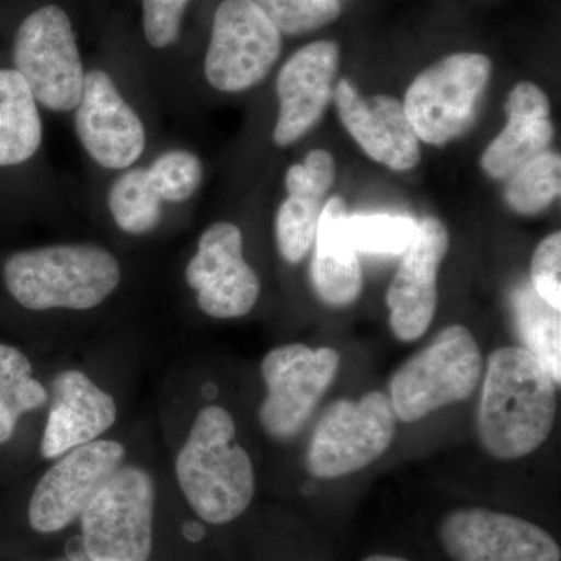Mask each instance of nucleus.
<instances>
[{
  "label": "nucleus",
  "instance_id": "f257e3e1",
  "mask_svg": "<svg viewBox=\"0 0 561 561\" xmlns=\"http://www.w3.org/2000/svg\"><path fill=\"white\" fill-rule=\"evenodd\" d=\"M556 381L529 350L491 354L479 402L483 448L502 460L522 459L548 440L556 421Z\"/></svg>",
  "mask_w": 561,
  "mask_h": 561
},
{
  "label": "nucleus",
  "instance_id": "f03ea898",
  "mask_svg": "<svg viewBox=\"0 0 561 561\" xmlns=\"http://www.w3.org/2000/svg\"><path fill=\"white\" fill-rule=\"evenodd\" d=\"M3 283L27 311H91L116 294L122 267L113 251L94 242H62L7 257Z\"/></svg>",
  "mask_w": 561,
  "mask_h": 561
},
{
  "label": "nucleus",
  "instance_id": "7ed1b4c3",
  "mask_svg": "<svg viewBox=\"0 0 561 561\" xmlns=\"http://www.w3.org/2000/svg\"><path fill=\"white\" fill-rule=\"evenodd\" d=\"M175 472L184 497L203 522H234L253 501V461L236 440L231 413L219 405L198 412L176 457Z\"/></svg>",
  "mask_w": 561,
  "mask_h": 561
},
{
  "label": "nucleus",
  "instance_id": "20e7f679",
  "mask_svg": "<svg viewBox=\"0 0 561 561\" xmlns=\"http://www.w3.org/2000/svg\"><path fill=\"white\" fill-rule=\"evenodd\" d=\"M205 165L194 150L168 147L150 160L114 173L105 209L114 227L133 238L153 234L169 210L190 203L201 191Z\"/></svg>",
  "mask_w": 561,
  "mask_h": 561
},
{
  "label": "nucleus",
  "instance_id": "39448f33",
  "mask_svg": "<svg viewBox=\"0 0 561 561\" xmlns=\"http://www.w3.org/2000/svg\"><path fill=\"white\" fill-rule=\"evenodd\" d=\"M481 373V350L474 335L461 324H451L394 371L389 397L394 415L415 423L446 405L467 401Z\"/></svg>",
  "mask_w": 561,
  "mask_h": 561
},
{
  "label": "nucleus",
  "instance_id": "423d86ee",
  "mask_svg": "<svg viewBox=\"0 0 561 561\" xmlns=\"http://www.w3.org/2000/svg\"><path fill=\"white\" fill-rule=\"evenodd\" d=\"M13 69L28 84L41 110L72 114L88 69L72 21L61 7H39L21 22L14 35Z\"/></svg>",
  "mask_w": 561,
  "mask_h": 561
},
{
  "label": "nucleus",
  "instance_id": "0eeeda50",
  "mask_svg": "<svg viewBox=\"0 0 561 561\" xmlns=\"http://www.w3.org/2000/svg\"><path fill=\"white\" fill-rule=\"evenodd\" d=\"M157 491L136 465L121 467L81 513V542L92 561H147Z\"/></svg>",
  "mask_w": 561,
  "mask_h": 561
},
{
  "label": "nucleus",
  "instance_id": "6e6552de",
  "mask_svg": "<svg viewBox=\"0 0 561 561\" xmlns=\"http://www.w3.org/2000/svg\"><path fill=\"white\" fill-rule=\"evenodd\" d=\"M486 55L460 51L424 69L405 92V116L416 138L445 146L468 130L489 84Z\"/></svg>",
  "mask_w": 561,
  "mask_h": 561
},
{
  "label": "nucleus",
  "instance_id": "1a4fd4ad",
  "mask_svg": "<svg viewBox=\"0 0 561 561\" xmlns=\"http://www.w3.org/2000/svg\"><path fill=\"white\" fill-rule=\"evenodd\" d=\"M72 117L81 150L101 171L114 175L146 160L150 150L149 125L110 70H87Z\"/></svg>",
  "mask_w": 561,
  "mask_h": 561
},
{
  "label": "nucleus",
  "instance_id": "9d476101",
  "mask_svg": "<svg viewBox=\"0 0 561 561\" xmlns=\"http://www.w3.org/2000/svg\"><path fill=\"white\" fill-rule=\"evenodd\" d=\"M394 432L397 415L382 391H370L359 401L332 402L313 430L308 470L319 479L364 470L389 449Z\"/></svg>",
  "mask_w": 561,
  "mask_h": 561
},
{
  "label": "nucleus",
  "instance_id": "9b49d317",
  "mask_svg": "<svg viewBox=\"0 0 561 561\" xmlns=\"http://www.w3.org/2000/svg\"><path fill=\"white\" fill-rule=\"evenodd\" d=\"M283 35L250 0H224L214 13L203 72L213 90L239 94L272 72Z\"/></svg>",
  "mask_w": 561,
  "mask_h": 561
},
{
  "label": "nucleus",
  "instance_id": "f8f14e48",
  "mask_svg": "<svg viewBox=\"0 0 561 561\" xmlns=\"http://www.w3.org/2000/svg\"><path fill=\"white\" fill-rule=\"evenodd\" d=\"M339 367L341 356L332 348L291 343L272 350L261 365L267 387L260 408L264 431L275 440L294 438L334 382Z\"/></svg>",
  "mask_w": 561,
  "mask_h": 561
},
{
  "label": "nucleus",
  "instance_id": "ddd939ff",
  "mask_svg": "<svg viewBox=\"0 0 561 561\" xmlns=\"http://www.w3.org/2000/svg\"><path fill=\"white\" fill-rule=\"evenodd\" d=\"M184 279L210 319H239L260 300V276L243 256L241 228L231 221H214L202 232Z\"/></svg>",
  "mask_w": 561,
  "mask_h": 561
},
{
  "label": "nucleus",
  "instance_id": "4468645a",
  "mask_svg": "<svg viewBox=\"0 0 561 561\" xmlns=\"http://www.w3.org/2000/svg\"><path fill=\"white\" fill-rule=\"evenodd\" d=\"M124 459V445L114 440L91 442L62 454L33 490L28 504L32 529L55 534L69 527L119 470Z\"/></svg>",
  "mask_w": 561,
  "mask_h": 561
},
{
  "label": "nucleus",
  "instance_id": "2eb2a0df",
  "mask_svg": "<svg viewBox=\"0 0 561 561\" xmlns=\"http://www.w3.org/2000/svg\"><path fill=\"white\" fill-rule=\"evenodd\" d=\"M438 538L453 561H561L559 542L537 524L481 507L443 518Z\"/></svg>",
  "mask_w": 561,
  "mask_h": 561
},
{
  "label": "nucleus",
  "instance_id": "dca6fc26",
  "mask_svg": "<svg viewBox=\"0 0 561 561\" xmlns=\"http://www.w3.org/2000/svg\"><path fill=\"white\" fill-rule=\"evenodd\" d=\"M449 234L443 221L426 217L419 224L408 250L387 290L390 328L401 342H413L430 330L437 309V275Z\"/></svg>",
  "mask_w": 561,
  "mask_h": 561
},
{
  "label": "nucleus",
  "instance_id": "f3484780",
  "mask_svg": "<svg viewBox=\"0 0 561 561\" xmlns=\"http://www.w3.org/2000/svg\"><path fill=\"white\" fill-rule=\"evenodd\" d=\"M339 60L341 49L334 41H316L284 62L276 77L279 105L273 130L276 146H291L319 124L334 95L332 83Z\"/></svg>",
  "mask_w": 561,
  "mask_h": 561
},
{
  "label": "nucleus",
  "instance_id": "a211bd4d",
  "mask_svg": "<svg viewBox=\"0 0 561 561\" xmlns=\"http://www.w3.org/2000/svg\"><path fill=\"white\" fill-rule=\"evenodd\" d=\"M332 98L346 130L371 160L398 172L419 164L420 139L397 98H362L348 80L339 81Z\"/></svg>",
  "mask_w": 561,
  "mask_h": 561
},
{
  "label": "nucleus",
  "instance_id": "6ab92c4d",
  "mask_svg": "<svg viewBox=\"0 0 561 561\" xmlns=\"http://www.w3.org/2000/svg\"><path fill=\"white\" fill-rule=\"evenodd\" d=\"M51 405L41 442L44 459L99 440L116 423L114 398L79 370L60 373L51 382Z\"/></svg>",
  "mask_w": 561,
  "mask_h": 561
},
{
  "label": "nucleus",
  "instance_id": "aec40b11",
  "mask_svg": "<svg viewBox=\"0 0 561 561\" xmlns=\"http://www.w3.org/2000/svg\"><path fill=\"white\" fill-rule=\"evenodd\" d=\"M334 179V158L323 149L309 151L305 161L287 171V197L276 213L275 232L279 254L289 264H298L312 249L324 198Z\"/></svg>",
  "mask_w": 561,
  "mask_h": 561
},
{
  "label": "nucleus",
  "instance_id": "412c9836",
  "mask_svg": "<svg viewBox=\"0 0 561 561\" xmlns=\"http://www.w3.org/2000/svg\"><path fill=\"white\" fill-rule=\"evenodd\" d=\"M508 122L483 151L481 165L491 179H505L548 150L553 139L551 103L530 81H523L508 94Z\"/></svg>",
  "mask_w": 561,
  "mask_h": 561
},
{
  "label": "nucleus",
  "instance_id": "4be33fe9",
  "mask_svg": "<svg viewBox=\"0 0 561 561\" xmlns=\"http://www.w3.org/2000/svg\"><path fill=\"white\" fill-rule=\"evenodd\" d=\"M346 205L341 197L324 203L317 227L312 283L320 300L342 308L359 298L362 268L346 230Z\"/></svg>",
  "mask_w": 561,
  "mask_h": 561
},
{
  "label": "nucleus",
  "instance_id": "5701e85b",
  "mask_svg": "<svg viewBox=\"0 0 561 561\" xmlns=\"http://www.w3.org/2000/svg\"><path fill=\"white\" fill-rule=\"evenodd\" d=\"M44 147L41 106L13 68H0V169L21 168Z\"/></svg>",
  "mask_w": 561,
  "mask_h": 561
},
{
  "label": "nucleus",
  "instance_id": "b1692460",
  "mask_svg": "<svg viewBox=\"0 0 561 561\" xmlns=\"http://www.w3.org/2000/svg\"><path fill=\"white\" fill-rule=\"evenodd\" d=\"M49 400L43 383L33 378L28 357L14 346L0 343V445L10 440L18 421Z\"/></svg>",
  "mask_w": 561,
  "mask_h": 561
},
{
  "label": "nucleus",
  "instance_id": "393cba45",
  "mask_svg": "<svg viewBox=\"0 0 561 561\" xmlns=\"http://www.w3.org/2000/svg\"><path fill=\"white\" fill-rule=\"evenodd\" d=\"M516 324L526 350L551 373L553 381H561L560 311L541 300L529 286H523L513 298Z\"/></svg>",
  "mask_w": 561,
  "mask_h": 561
},
{
  "label": "nucleus",
  "instance_id": "a878e982",
  "mask_svg": "<svg viewBox=\"0 0 561 561\" xmlns=\"http://www.w3.org/2000/svg\"><path fill=\"white\" fill-rule=\"evenodd\" d=\"M560 191V154L546 150L512 173L505 202L522 216H535L548 209L559 198Z\"/></svg>",
  "mask_w": 561,
  "mask_h": 561
},
{
  "label": "nucleus",
  "instance_id": "bb28decb",
  "mask_svg": "<svg viewBox=\"0 0 561 561\" xmlns=\"http://www.w3.org/2000/svg\"><path fill=\"white\" fill-rule=\"evenodd\" d=\"M354 249L370 254H402L415 239L419 224L411 217L357 214L346 219Z\"/></svg>",
  "mask_w": 561,
  "mask_h": 561
},
{
  "label": "nucleus",
  "instance_id": "cd10ccee",
  "mask_svg": "<svg viewBox=\"0 0 561 561\" xmlns=\"http://www.w3.org/2000/svg\"><path fill=\"white\" fill-rule=\"evenodd\" d=\"M264 11L280 35H301L331 24L341 16L339 0H250Z\"/></svg>",
  "mask_w": 561,
  "mask_h": 561
},
{
  "label": "nucleus",
  "instance_id": "c85d7f7f",
  "mask_svg": "<svg viewBox=\"0 0 561 561\" xmlns=\"http://www.w3.org/2000/svg\"><path fill=\"white\" fill-rule=\"evenodd\" d=\"M191 0H142V31L154 50H165L180 39Z\"/></svg>",
  "mask_w": 561,
  "mask_h": 561
},
{
  "label": "nucleus",
  "instance_id": "c756f323",
  "mask_svg": "<svg viewBox=\"0 0 561 561\" xmlns=\"http://www.w3.org/2000/svg\"><path fill=\"white\" fill-rule=\"evenodd\" d=\"M561 234L552 232L542 239L531 257L530 279L535 294L549 306L561 309Z\"/></svg>",
  "mask_w": 561,
  "mask_h": 561
},
{
  "label": "nucleus",
  "instance_id": "7c9ffc66",
  "mask_svg": "<svg viewBox=\"0 0 561 561\" xmlns=\"http://www.w3.org/2000/svg\"><path fill=\"white\" fill-rule=\"evenodd\" d=\"M362 561H411L401 559V557H393V556H371L368 557V559L362 560Z\"/></svg>",
  "mask_w": 561,
  "mask_h": 561
},
{
  "label": "nucleus",
  "instance_id": "2f4dec72",
  "mask_svg": "<svg viewBox=\"0 0 561 561\" xmlns=\"http://www.w3.org/2000/svg\"><path fill=\"white\" fill-rule=\"evenodd\" d=\"M186 537L192 541H197L202 537V529H198V526H190L186 529Z\"/></svg>",
  "mask_w": 561,
  "mask_h": 561
},
{
  "label": "nucleus",
  "instance_id": "473e14b6",
  "mask_svg": "<svg viewBox=\"0 0 561 561\" xmlns=\"http://www.w3.org/2000/svg\"><path fill=\"white\" fill-rule=\"evenodd\" d=\"M55 561H92L88 559L87 556H84V559H62V560H55Z\"/></svg>",
  "mask_w": 561,
  "mask_h": 561
}]
</instances>
